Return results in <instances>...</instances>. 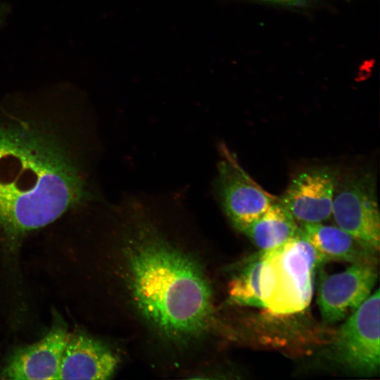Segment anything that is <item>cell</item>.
<instances>
[{
    "mask_svg": "<svg viewBox=\"0 0 380 380\" xmlns=\"http://www.w3.org/2000/svg\"><path fill=\"white\" fill-rule=\"evenodd\" d=\"M70 96L32 94L0 101V230L19 238L92 197Z\"/></svg>",
    "mask_w": 380,
    "mask_h": 380,
    "instance_id": "6da1fadb",
    "label": "cell"
},
{
    "mask_svg": "<svg viewBox=\"0 0 380 380\" xmlns=\"http://www.w3.org/2000/svg\"><path fill=\"white\" fill-rule=\"evenodd\" d=\"M133 234L127 277L138 312L172 341L198 336L213 315L211 289L200 267L148 225L137 227Z\"/></svg>",
    "mask_w": 380,
    "mask_h": 380,
    "instance_id": "7a4b0ae2",
    "label": "cell"
},
{
    "mask_svg": "<svg viewBox=\"0 0 380 380\" xmlns=\"http://www.w3.org/2000/svg\"><path fill=\"white\" fill-rule=\"evenodd\" d=\"M263 253L262 308L275 315L305 310L312 298L315 270L326 262L302 232Z\"/></svg>",
    "mask_w": 380,
    "mask_h": 380,
    "instance_id": "3957f363",
    "label": "cell"
},
{
    "mask_svg": "<svg viewBox=\"0 0 380 380\" xmlns=\"http://www.w3.org/2000/svg\"><path fill=\"white\" fill-rule=\"evenodd\" d=\"M331 215L338 227L379 250L380 219L373 176L355 172L337 178Z\"/></svg>",
    "mask_w": 380,
    "mask_h": 380,
    "instance_id": "277c9868",
    "label": "cell"
},
{
    "mask_svg": "<svg viewBox=\"0 0 380 380\" xmlns=\"http://www.w3.org/2000/svg\"><path fill=\"white\" fill-rule=\"evenodd\" d=\"M220 151L216 181L217 198L233 226L242 232L277 199L248 175L226 146L222 145Z\"/></svg>",
    "mask_w": 380,
    "mask_h": 380,
    "instance_id": "5b68a950",
    "label": "cell"
},
{
    "mask_svg": "<svg viewBox=\"0 0 380 380\" xmlns=\"http://www.w3.org/2000/svg\"><path fill=\"white\" fill-rule=\"evenodd\" d=\"M379 290L370 295L339 328L335 350L347 367L362 374H374L380 362Z\"/></svg>",
    "mask_w": 380,
    "mask_h": 380,
    "instance_id": "8992f818",
    "label": "cell"
},
{
    "mask_svg": "<svg viewBox=\"0 0 380 380\" xmlns=\"http://www.w3.org/2000/svg\"><path fill=\"white\" fill-rule=\"evenodd\" d=\"M376 279L375 265L353 264L333 274L322 270L317 303L324 322L332 324L350 315L370 296Z\"/></svg>",
    "mask_w": 380,
    "mask_h": 380,
    "instance_id": "52a82bcc",
    "label": "cell"
},
{
    "mask_svg": "<svg viewBox=\"0 0 380 380\" xmlns=\"http://www.w3.org/2000/svg\"><path fill=\"white\" fill-rule=\"evenodd\" d=\"M337 175L327 166L298 174L279 201L299 224L322 222L331 215Z\"/></svg>",
    "mask_w": 380,
    "mask_h": 380,
    "instance_id": "ba28073f",
    "label": "cell"
},
{
    "mask_svg": "<svg viewBox=\"0 0 380 380\" xmlns=\"http://www.w3.org/2000/svg\"><path fill=\"white\" fill-rule=\"evenodd\" d=\"M69 334L63 323H54L42 338L9 356L0 372L1 378L57 380Z\"/></svg>",
    "mask_w": 380,
    "mask_h": 380,
    "instance_id": "9c48e42d",
    "label": "cell"
},
{
    "mask_svg": "<svg viewBox=\"0 0 380 380\" xmlns=\"http://www.w3.org/2000/svg\"><path fill=\"white\" fill-rule=\"evenodd\" d=\"M118 365V357L103 343L82 333L70 334L58 379H107Z\"/></svg>",
    "mask_w": 380,
    "mask_h": 380,
    "instance_id": "30bf717a",
    "label": "cell"
},
{
    "mask_svg": "<svg viewBox=\"0 0 380 380\" xmlns=\"http://www.w3.org/2000/svg\"><path fill=\"white\" fill-rule=\"evenodd\" d=\"M300 227L303 236L325 262L338 260L353 264H376V251L338 226L317 222L303 224Z\"/></svg>",
    "mask_w": 380,
    "mask_h": 380,
    "instance_id": "8fae6325",
    "label": "cell"
},
{
    "mask_svg": "<svg viewBox=\"0 0 380 380\" xmlns=\"http://www.w3.org/2000/svg\"><path fill=\"white\" fill-rule=\"evenodd\" d=\"M241 232L260 251H265L279 247L298 236L301 227L287 208L277 200Z\"/></svg>",
    "mask_w": 380,
    "mask_h": 380,
    "instance_id": "7c38bea8",
    "label": "cell"
},
{
    "mask_svg": "<svg viewBox=\"0 0 380 380\" xmlns=\"http://www.w3.org/2000/svg\"><path fill=\"white\" fill-rule=\"evenodd\" d=\"M264 264V253L260 251L246 260L234 276L229 285V295L234 303L262 308Z\"/></svg>",
    "mask_w": 380,
    "mask_h": 380,
    "instance_id": "4fadbf2b",
    "label": "cell"
},
{
    "mask_svg": "<svg viewBox=\"0 0 380 380\" xmlns=\"http://www.w3.org/2000/svg\"><path fill=\"white\" fill-rule=\"evenodd\" d=\"M261 2L271 3L289 7H302L305 6L310 0H253Z\"/></svg>",
    "mask_w": 380,
    "mask_h": 380,
    "instance_id": "5bb4252c",
    "label": "cell"
}]
</instances>
